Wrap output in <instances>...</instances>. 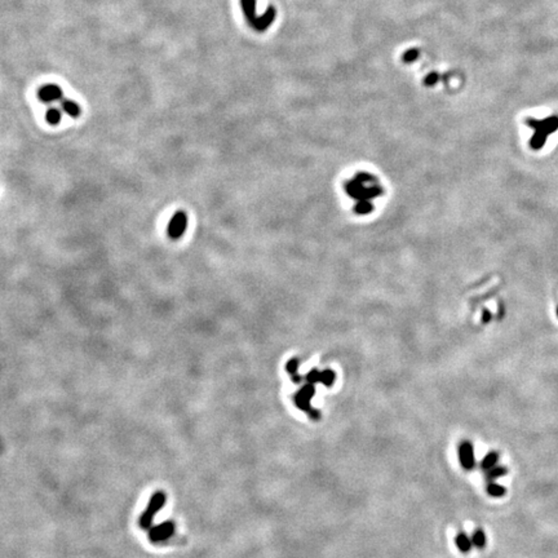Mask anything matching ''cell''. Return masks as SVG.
I'll use <instances>...</instances> for the list:
<instances>
[{"mask_svg":"<svg viewBox=\"0 0 558 558\" xmlns=\"http://www.w3.org/2000/svg\"><path fill=\"white\" fill-rule=\"evenodd\" d=\"M173 533H175V526H173V523L171 522L162 523L159 526H156L152 529V533H150V539H152V541H155V543L166 541L172 536Z\"/></svg>","mask_w":558,"mask_h":558,"instance_id":"6","label":"cell"},{"mask_svg":"<svg viewBox=\"0 0 558 558\" xmlns=\"http://www.w3.org/2000/svg\"><path fill=\"white\" fill-rule=\"evenodd\" d=\"M459 460L461 466L465 470H472L476 466V456H474L473 445L469 441H463L460 443Z\"/></svg>","mask_w":558,"mask_h":558,"instance_id":"4","label":"cell"},{"mask_svg":"<svg viewBox=\"0 0 558 558\" xmlns=\"http://www.w3.org/2000/svg\"><path fill=\"white\" fill-rule=\"evenodd\" d=\"M186 228H187V215L184 212V211H177V212L172 216V219H171L170 224H168V229H167L168 237H170L172 240L180 239V238L184 235L185 231H186Z\"/></svg>","mask_w":558,"mask_h":558,"instance_id":"3","label":"cell"},{"mask_svg":"<svg viewBox=\"0 0 558 558\" xmlns=\"http://www.w3.org/2000/svg\"><path fill=\"white\" fill-rule=\"evenodd\" d=\"M486 490H487V494L491 495V496H494V498H502L503 495L505 494V488L503 487L502 484L496 483V482H494V481L488 482Z\"/></svg>","mask_w":558,"mask_h":558,"instance_id":"11","label":"cell"},{"mask_svg":"<svg viewBox=\"0 0 558 558\" xmlns=\"http://www.w3.org/2000/svg\"><path fill=\"white\" fill-rule=\"evenodd\" d=\"M455 543L457 545V548H459V551L463 552V553H468L472 549V545H473L472 537L468 536L465 533H457L455 537Z\"/></svg>","mask_w":558,"mask_h":558,"instance_id":"8","label":"cell"},{"mask_svg":"<svg viewBox=\"0 0 558 558\" xmlns=\"http://www.w3.org/2000/svg\"><path fill=\"white\" fill-rule=\"evenodd\" d=\"M167 498L166 495L163 494V492H156V494L152 495V500H150V503H149L148 508L144 510V513L141 514V517H140V526H141V529H150L152 527V519H154V517L156 516V513L159 512L160 509L163 508V505H164V503H166Z\"/></svg>","mask_w":558,"mask_h":558,"instance_id":"2","label":"cell"},{"mask_svg":"<svg viewBox=\"0 0 558 558\" xmlns=\"http://www.w3.org/2000/svg\"><path fill=\"white\" fill-rule=\"evenodd\" d=\"M498 461H499L498 452H488L487 455L484 456L483 459H482V461H481V468H482L484 472H487V470H490L491 468L498 465Z\"/></svg>","mask_w":558,"mask_h":558,"instance_id":"9","label":"cell"},{"mask_svg":"<svg viewBox=\"0 0 558 558\" xmlns=\"http://www.w3.org/2000/svg\"><path fill=\"white\" fill-rule=\"evenodd\" d=\"M46 119L47 122L50 124H52V126H57V124L61 122V119H62V114H61L60 110L56 109V107H51V109L47 110Z\"/></svg>","mask_w":558,"mask_h":558,"instance_id":"10","label":"cell"},{"mask_svg":"<svg viewBox=\"0 0 558 558\" xmlns=\"http://www.w3.org/2000/svg\"><path fill=\"white\" fill-rule=\"evenodd\" d=\"M527 126L533 129V136L531 138V148L539 150L544 146L548 136L558 129V117H549L544 120L529 119Z\"/></svg>","mask_w":558,"mask_h":558,"instance_id":"1","label":"cell"},{"mask_svg":"<svg viewBox=\"0 0 558 558\" xmlns=\"http://www.w3.org/2000/svg\"><path fill=\"white\" fill-rule=\"evenodd\" d=\"M62 89L57 84H44L38 89V99L43 102H54L62 99Z\"/></svg>","mask_w":558,"mask_h":558,"instance_id":"5","label":"cell"},{"mask_svg":"<svg viewBox=\"0 0 558 558\" xmlns=\"http://www.w3.org/2000/svg\"><path fill=\"white\" fill-rule=\"evenodd\" d=\"M508 470H507V468H504V466H500V465H496L494 466V468H491L490 470H487L486 472V478H487L490 482L491 481H495L496 478H500L503 477V476H505V473H507Z\"/></svg>","mask_w":558,"mask_h":558,"instance_id":"12","label":"cell"},{"mask_svg":"<svg viewBox=\"0 0 558 558\" xmlns=\"http://www.w3.org/2000/svg\"><path fill=\"white\" fill-rule=\"evenodd\" d=\"M437 79H438V75L434 74V73H433V74H431V75H429V76H428V78H427V84H429V85L435 84V81H437Z\"/></svg>","mask_w":558,"mask_h":558,"instance_id":"14","label":"cell"},{"mask_svg":"<svg viewBox=\"0 0 558 558\" xmlns=\"http://www.w3.org/2000/svg\"><path fill=\"white\" fill-rule=\"evenodd\" d=\"M61 107L69 117L78 118L80 115V106L73 100H61Z\"/></svg>","mask_w":558,"mask_h":558,"instance_id":"7","label":"cell"},{"mask_svg":"<svg viewBox=\"0 0 558 558\" xmlns=\"http://www.w3.org/2000/svg\"><path fill=\"white\" fill-rule=\"evenodd\" d=\"M472 543H473V545L476 548L482 549V548L486 545V535L483 533V531L482 530L474 531L473 535H472Z\"/></svg>","mask_w":558,"mask_h":558,"instance_id":"13","label":"cell"}]
</instances>
